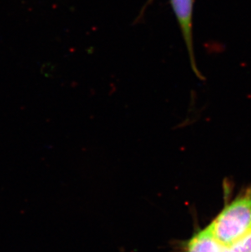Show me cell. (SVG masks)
<instances>
[{
	"instance_id": "obj_2",
	"label": "cell",
	"mask_w": 251,
	"mask_h": 252,
	"mask_svg": "<svg viewBox=\"0 0 251 252\" xmlns=\"http://www.w3.org/2000/svg\"><path fill=\"white\" fill-rule=\"evenodd\" d=\"M171 7L173 10L178 25L180 27L185 41L188 54L189 57L191 68L195 75L204 80V77L197 68L195 59L193 48V36H192V13H193V0H171Z\"/></svg>"
},
{
	"instance_id": "obj_6",
	"label": "cell",
	"mask_w": 251,
	"mask_h": 252,
	"mask_svg": "<svg viewBox=\"0 0 251 252\" xmlns=\"http://www.w3.org/2000/svg\"><path fill=\"white\" fill-rule=\"evenodd\" d=\"M222 252H232V249L230 248V247H227V246H224V248H223V251Z\"/></svg>"
},
{
	"instance_id": "obj_4",
	"label": "cell",
	"mask_w": 251,
	"mask_h": 252,
	"mask_svg": "<svg viewBox=\"0 0 251 252\" xmlns=\"http://www.w3.org/2000/svg\"><path fill=\"white\" fill-rule=\"evenodd\" d=\"M229 247L233 252H251V229Z\"/></svg>"
},
{
	"instance_id": "obj_5",
	"label": "cell",
	"mask_w": 251,
	"mask_h": 252,
	"mask_svg": "<svg viewBox=\"0 0 251 252\" xmlns=\"http://www.w3.org/2000/svg\"><path fill=\"white\" fill-rule=\"evenodd\" d=\"M153 1H154V0H148V2H146V4L145 5V7H144V8H143L142 11H141V14H140V17H140V18H141V17H142V15L144 14V13H145V9H146V8H147V7H149V6H150V4H151L152 2H153ZM139 17H138V18H139Z\"/></svg>"
},
{
	"instance_id": "obj_1",
	"label": "cell",
	"mask_w": 251,
	"mask_h": 252,
	"mask_svg": "<svg viewBox=\"0 0 251 252\" xmlns=\"http://www.w3.org/2000/svg\"><path fill=\"white\" fill-rule=\"evenodd\" d=\"M207 228L220 243L227 247L251 230V188L226 205Z\"/></svg>"
},
{
	"instance_id": "obj_3",
	"label": "cell",
	"mask_w": 251,
	"mask_h": 252,
	"mask_svg": "<svg viewBox=\"0 0 251 252\" xmlns=\"http://www.w3.org/2000/svg\"><path fill=\"white\" fill-rule=\"evenodd\" d=\"M224 245L220 243L208 228L197 232L188 242L185 252H222Z\"/></svg>"
}]
</instances>
